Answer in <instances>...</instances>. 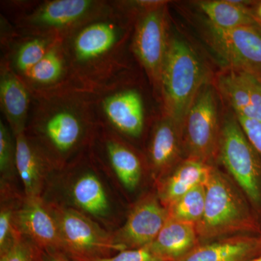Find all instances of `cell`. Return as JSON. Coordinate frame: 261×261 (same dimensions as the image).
<instances>
[{
    "mask_svg": "<svg viewBox=\"0 0 261 261\" xmlns=\"http://www.w3.org/2000/svg\"><path fill=\"white\" fill-rule=\"evenodd\" d=\"M217 87L235 116L261 123V82L253 75L228 68L217 79Z\"/></svg>",
    "mask_w": 261,
    "mask_h": 261,
    "instance_id": "cell-15",
    "label": "cell"
},
{
    "mask_svg": "<svg viewBox=\"0 0 261 261\" xmlns=\"http://www.w3.org/2000/svg\"><path fill=\"white\" fill-rule=\"evenodd\" d=\"M166 9V5L140 13L136 18L132 39V51L159 92L170 39Z\"/></svg>",
    "mask_w": 261,
    "mask_h": 261,
    "instance_id": "cell-9",
    "label": "cell"
},
{
    "mask_svg": "<svg viewBox=\"0 0 261 261\" xmlns=\"http://www.w3.org/2000/svg\"><path fill=\"white\" fill-rule=\"evenodd\" d=\"M205 186V210L195 225L200 242L209 243L233 233L260 232L246 196L228 176L213 167Z\"/></svg>",
    "mask_w": 261,
    "mask_h": 261,
    "instance_id": "cell-3",
    "label": "cell"
},
{
    "mask_svg": "<svg viewBox=\"0 0 261 261\" xmlns=\"http://www.w3.org/2000/svg\"><path fill=\"white\" fill-rule=\"evenodd\" d=\"M168 219L167 208L159 197L147 195L130 211L124 225L113 235L115 243L124 250L149 246Z\"/></svg>",
    "mask_w": 261,
    "mask_h": 261,
    "instance_id": "cell-12",
    "label": "cell"
},
{
    "mask_svg": "<svg viewBox=\"0 0 261 261\" xmlns=\"http://www.w3.org/2000/svg\"><path fill=\"white\" fill-rule=\"evenodd\" d=\"M14 137L15 168L23 183L25 197H40L46 169L53 161L25 132Z\"/></svg>",
    "mask_w": 261,
    "mask_h": 261,
    "instance_id": "cell-18",
    "label": "cell"
},
{
    "mask_svg": "<svg viewBox=\"0 0 261 261\" xmlns=\"http://www.w3.org/2000/svg\"><path fill=\"white\" fill-rule=\"evenodd\" d=\"M14 212L9 207L2 206L0 211V254L9 250L21 237L15 227Z\"/></svg>",
    "mask_w": 261,
    "mask_h": 261,
    "instance_id": "cell-28",
    "label": "cell"
},
{
    "mask_svg": "<svg viewBox=\"0 0 261 261\" xmlns=\"http://www.w3.org/2000/svg\"><path fill=\"white\" fill-rule=\"evenodd\" d=\"M213 167L212 165L190 159L178 163L160 181L158 197L161 203L167 207L194 187L205 184Z\"/></svg>",
    "mask_w": 261,
    "mask_h": 261,
    "instance_id": "cell-20",
    "label": "cell"
},
{
    "mask_svg": "<svg viewBox=\"0 0 261 261\" xmlns=\"http://www.w3.org/2000/svg\"><path fill=\"white\" fill-rule=\"evenodd\" d=\"M59 228L65 253L73 258L103 257L125 250L113 235L75 209L48 205Z\"/></svg>",
    "mask_w": 261,
    "mask_h": 261,
    "instance_id": "cell-7",
    "label": "cell"
},
{
    "mask_svg": "<svg viewBox=\"0 0 261 261\" xmlns=\"http://www.w3.org/2000/svg\"><path fill=\"white\" fill-rule=\"evenodd\" d=\"M15 140L9 126L0 120V173L2 178H9L15 168Z\"/></svg>",
    "mask_w": 261,
    "mask_h": 261,
    "instance_id": "cell-26",
    "label": "cell"
},
{
    "mask_svg": "<svg viewBox=\"0 0 261 261\" xmlns=\"http://www.w3.org/2000/svg\"><path fill=\"white\" fill-rule=\"evenodd\" d=\"M259 244H260V253H261V236L259 237Z\"/></svg>",
    "mask_w": 261,
    "mask_h": 261,
    "instance_id": "cell-34",
    "label": "cell"
},
{
    "mask_svg": "<svg viewBox=\"0 0 261 261\" xmlns=\"http://www.w3.org/2000/svg\"><path fill=\"white\" fill-rule=\"evenodd\" d=\"M111 8L62 39L75 92L97 95L124 84L123 47L129 15Z\"/></svg>",
    "mask_w": 261,
    "mask_h": 261,
    "instance_id": "cell-1",
    "label": "cell"
},
{
    "mask_svg": "<svg viewBox=\"0 0 261 261\" xmlns=\"http://www.w3.org/2000/svg\"><path fill=\"white\" fill-rule=\"evenodd\" d=\"M123 84L94 95L98 118L122 135L138 138L145 128L143 97L137 89Z\"/></svg>",
    "mask_w": 261,
    "mask_h": 261,
    "instance_id": "cell-10",
    "label": "cell"
},
{
    "mask_svg": "<svg viewBox=\"0 0 261 261\" xmlns=\"http://www.w3.org/2000/svg\"><path fill=\"white\" fill-rule=\"evenodd\" d=\"M0 261H42V250L21 235L9 250L0 254Z\"/></svg>",
    "mask_w": 261,
    "mask_h": 261,
    "instance_id": "cell-27",
    "label": "cell"
},
{
    "mask_svg": "<svg viewBox=\"0 0 261 261\" xmlns=\"http://www.w3.org/2000/svg\"><path fill=\"white\" fill-rule=\"evenodd\" d=\"M28 2L16 6L13 28L21 35L62 39L81 25L102 15L111 2L95 0H48L37 4Z\"/></svg>",
    "mask_w": 261,
    "mask_h": 261,
    "instance_id": "cell-5",
    "label": "cell"
},
{
    "mask_svg": "<svg viewBox=\"0 0 261 261\" xmlns=\"http://www.w3.org/2000/svg\"><path fill=\"white\" fill-rule=\"evenodd\" d=\"M211 44L231 69L261 82V34L255 27L221 29L208 23Z\"/></svg>",
    "mask_w": 261,
    "mask_h": 261,
    "instance_id": "cell-11",
    "label": "cell"
},
{
    "mask_svg": "<svg viewBox=\"0 0 261 261\" xmlns=\"http://www.w3.org/2000/svg\"><path fill=\"white\" fill-rule=\"evenodd\" d=\"M80 261H166L149 246L134 250H125L115 255L103 257H80Z\"/></svg>",
    "mask_w": 261,
    "mask_h": 261,
    "instance_id": "cell-29",
    "label": "cell"
},
{
    "mask_svg": "<svg viewBox=\"0 0 261 261\" xmlns=\"http://www.w3.org/2000/svg\"><path fill=\"white\" fill-rule=\"evenodd\" d=\"M25 133L51 161L71 155L100 125L94 94L63 92L32 97Z\"/></svg>",
    "mask_w": 261,
    "mask_h": 261,
    "instance_id": "cell-2",
    "label": "cell"
},
{
    "mask_svg": "<svg viewBox=\"0 0 261 261\" xmlns=\"http://www.w3.org/2000/svg\"><path fill=\"white\" fill-rule=\"evenodd\" d=\"M106 154L113 171L122 185L134 191L140 185L142 165L138 156L129 147L114 138L106 140Z\"/></svg>",
    "mask_w": 261,
    "mask_h": 261,
    "instance_id": "cell-24",
    "label": "cell"
},
{
    "mask_svg": "<svg viewBox=\"0 0 261 261\" xmlns=\"http://www.w3.org/2000/svg\"><path fill=\"white\" fill-rule=\"evenodd\" d=\"M260 255L258 238L238 236L200 244L176 261H249Z\"/></svg>",
    "mask_w": 261,
    "mask_h": 261,
    "instance_id": "cell-19",
    "label": "cell"
},
{
    "mask_svg": "<svg viewBox=\"0 0 261 261\" xmlns=\"http://www.w3.org/2000/svg\"><path fill=\"white\" fill-rule=\"evenodd\" d=\"M257 17H258L259 20H260V21H259V22H260V23H261V3H260V5H259L258 8H257Z\"/></svg>",
    "mask_w": 261,
    "mask_h": 261,
    "instance_id": "cell-32",
    "label": "cell"
},
{
    "mask_svg": "<svg viewBox=\"0 0 261 261\" xmlns=\"http://www.w3.org/2000/svg\"><path fill=\"white\" fill-rule=\"evenodd\" d=\"M184 149V128L163 116L157 122L149 147L152 173L160 179L178 164Z\"/></svg>",
    "mask_w": 261,
    "mask_h": 261,
    "instance_id": "cell-17",
    "label": "cell"
},
{
    "mask_svg": "<svg viewBox=\"0 0 261 261\" xmlns=\"http://www.w3.org/2000/svg\"><path fill=\"white\" fill-rule=\"evenodd\" d=\"M221 162L255 208H261V155L236 117L227 118L220 130Z\"/></svg>",
    "mask_w": 261,
    "mask_h": 261,
    "instance_id": "cell-6",
    "label": "cell"
},
{
    "mask_svg": "<svg viewBox=\"0 0 261 261\" xmlns=\"http://www.w3.org/2000/svg\"><path fill=\"white\" fill-rule=\"evenodd\" d=\"M19 77L28 87L32 97L75 92L62 39L51 47L42 61Z\"/></svg>",
    "mask_w": 261,
    "mask_h": 261,
    "instance_id": "cell-14",
    "label": "cell"
},
{
    "mask_svg": "<svg viewBox=\"0 0 261 261\" xmlns=\"http://www.w3.org/2000/svg\"><path fill=\"white\" fill-rule=\"evenodd\" d=\"M205 184H201L170 204L168 219L196 225L202 219L205 206Z\"/></svg>",
    "mask_w": 261,
    "mask_h": 261,
    "instance_id": "cell-25",
    "label": "cell"
},
{
    "mask_svg": "<svg viewBox=\"0 0 261 261\" xmlns=\"http://www.w3.org/2000/svg\"><path fill=\"white\" fill-rule=\"evenodd\" d=\"M72 202L81 211L94 217H105L111 211L109 199L102 181L94 172L81 173L70 187Z\"/></svg>",
    "mask_w": 261,
    "mask_h": 261,
    "instance_id": "cell-22",
    "label": "cell"
},
{
    "mask_svg": "<svg viewBox=\"0 0 261 261\" xmlns=\"http://www.w3.org/2000/svg\"><path fill=\"white\" fill-rule=\"evenodd\" d=\"M14 222L18 232L42 251L65 252L56 220L40 197H25Z\"/></svg>",
    "mask_w": 261,
    "mask_h": 261,
    "instance_id": "cell-13",
    "label": "cell"
},
{
    "mask_svg": "<svg viewBox=\"0 0 261 261\" xmlns=\"http://www.w3.org/2000/svg\"><path fill=\"white\" fill-rule=\"evenodd\" d=\"M205 81V68L193 48L181 38L170 37L160 89L164 116L184 128Z\"/></svg>",
    "mask_w": 261,
    "mask_h": 261,
    "instance_id": "cell-4",
    "label": "cell"
},
{
    "mask_svg": "<svg viewBox=\"0 0 261 261\" xmlns=\"http://www.w3.org/2000/svg\"><path fill=\"white\" fill-rule=\"evenodd\" d=\"M195 225L168 219L153 243L154 252L166 261H176L200 245Z\"/></svg>",
    "mask_w": 261,
    "mask_h": 261,
    "instance_id": "cell-21",
    "label": "cell"
},
{
    "mask_svg": "<svg viewBox=\"0 0 261 261\" xmlns=\"http://www.w3.org/2000/svg\"><path fill=\"white\" fill-rule=\"evenodd\" d=\"M220 130L214 91L205 84L185 118L184 149L187 159L211 164L219 154Z\"/></svg>",
    "mask_w": 261,
    "mask_h": 261,
    "instance_id": "cell-8",
    "label": "cell"
},
{
    "mask_svg": "<svg viewBox=\"0 0 261 261\" xmlns=\"http://www.w3.org/2000/svg\"><path fill=\"white\" fill-rule=\"evenodd\" d=\"M245 2L215 0L200 3L208 23L221 29L255 27L258 21L245 6Z\"/></svg>",
    "mask_w": 261,
    "mask_h": 261,
    "instance_id": "cell-23",
    "label": "cell"
},
{
    "mask_svg": "<svg viewBox=\"0 0 261 261\" xmlns=\"http://www.w3.org/2000/svg\"><path fill=\"white\" fill-rule=\"evenodd\" d=\"M235 117L241 125L248 140L261 155V123L251 121L242 116Z\"/></svg>",
    "mask_w": 261,
    "mask_h": 261,
    "instance_id": "cell-30",
    "label": "cell"
},
{
    "mask_svg": "<svg viewBox=\"0 0 261 261\" xmlns=\"http://www.w3.org/2000/svg\"><path fill=\"white\" fill-rule=\"evenodd\" d=\"M255 28H256L257 30L258 31V32L261 34V23H260V22H258Z\"/></svg>",
    "mask_w": 261,
    "mask_h": 261,
    "instance_id": "cell-33",
    "label": "cell"
},
{
    "mask_svg": "<svg viewBox=\"0 0 261 261\" xmlns=\"http://www.w3.org/2000/svg\"><path fill=\"white\" fill-rule=\"evenodd\" d=\"M32 99V94L23 80L1 59L0 106L13 135L25 132Z\"/></svg>",
    "mask_w": 261,
    "mask_h": 261,
    "instance_id": "cell-16",
    "label": "cell"
},
{
    "mask_svg": "<svg viewBox=\"0 0 261 261\" xmlns=\"http://www.w3.org/2000/svg\"><path fill=\"white\" fill-rule=\"evenodd\" d=\"M42 261H80L61 251H42Z\"/></svg>",
    "mask_w": 261,
    "mask_h": 261,
    "instance_id": "cell-31",
    "label": "cell"
}]
</instances>
